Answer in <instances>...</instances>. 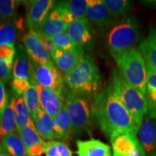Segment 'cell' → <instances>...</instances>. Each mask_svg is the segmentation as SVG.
Returning <instances> with one entry per match:
<instances>
[{
  "mask_svg": "<svg viewBox=\"0 0 156 156\" xmlns=\"http://www.w3.org/2000/svg\"><path fill=\"white\" fill-rule=\"evenodd\" d=\"M90 106L93 121L111 142L123 134L137 135L140 127L116 96L111 85L93 98Z\"/></svg>",
  "mask_w": 156,
  "mask_h": 156,
  "instance_id": "cell-1",
  "label": "cell"
},
{
  "mask_svg": "<svg viewBox=\"0 0 156 156\" xmlns=\"http://www.w3.org/2000/svg\"><path fill=\"white\" fill-rule=\"evenodd\" d=\"M65 87L78 95L88 99L101 92L102 75L95 58L85 55L70 73L64 75Z\"/></svg>",
  "mask_w": 156,
  "mask_h": 156,
  "instance_id": "cell-2",
  "label": "cell"
},
{
  "mask_svg": "<svg viewBox=\"0 0 156 156\" xmlns=\"http://www.w3.org/2000/svg\"><path fill=\"white\" fill-rule=\"evenodd\" d=\"M141 39V25L134 16L124 17L110 27L106 35L108 51L115 59L135 48Z\"/></svg>",
  "mask_w": 156,
  "mask_h": 156,
  "instance_id": "cell-3",
  "label": "cell"
},
{
  "mask_svg": "<svg viewBox=\"0 0 156 156\" xmlns=\"http://www.w3.org/2000/svg\"><path fill=\"white\" fill-rule=\"evenodd\" d=\"M110 85L116 96L140 127L144 119L148 115L145 95L130 85L116 69L113 70Z\"/></svg>",
  "mask_w": 156,
  "mask_h": 156,
  "instance_id": "cell-4",
  "label": "cell"
},
{
  "mask_svg": "<svg viewBox=\"0 0 156 156\" xmlns=\"http://www.w3.org/2000/svg\"><path fill=\"white\" fill-rule=\"evenodd\" d=\"M114 60L123 78L145 95L147 81V66L140 51L134 48Z\"/></svg>",
  "mask_w": 156,
  "mask_h": 156,
  "instance_id": "cell-5",
  "label": "cell"
},
{
  "mask_svg": "<svg viewBox=\"0 0 156 156\" xmlns=\"http://www.w3.org/2000/svg\"><path fill=\"white\" fill-rule=\"evenodd\" d=\"M64 102L73 126V134L78 136L90 132L93 124L91 106L87 99L72 92L67 87L64 90Z\"/></svg>",
  "mask_w": 156,
  "mask_h": 156,
  "instance_id": "cell-6",
  "label": "cell"
},
{
  "mask_svg": "<svg viewBox=\"0 0 156 156\" xmlns=\"http://www.w3.org/2000/svg\"><path fill=\"white\" fill-rule=\"evenodd\" d=\"M30 73L41 86L55 90L63 95L65 89L64 77L55 65H41L29 59Z\"/></svg>",
  "mask_w": 156,
  "mask_h": 156,
  "instance_id": "cell-7",
  "label": "cell"
},
{
  "mask_svg": "<svg viewBox=\"0 0 156 156\" xmlns=\"http://www.w3.org/2000/svg\"><path fill=\"white\" fill-rule=\"evenodd\" d=\"M66 32L77 48L86 53L93 49L95 44V34L89 20H76L68 25Z\"/></svg>",
  "mask_w": 156,
  "mask_h": 156,
  "instance_id": "cell-8",
  "label": "cell"
},
{
  "mask_svg": "<svg viewBox=\"0 0 156 156\" xmlns=\"http://www.w3.org/2000/svg\"><path fill=\"white\" fill-rule=\"evenodd\" d=\"M23 45L31 61L41 65H54L51 56L45 49L38 33L30 30L23 37Z\"/></svg>",
  "mask_w": 156,
  "mask_h": 156,
  "instance_id": "cell-9",
  "label": "cell"
},
{
  "mask_svg": "<svg viewBox=\"0 0 156 156\" xmlns=\"http://www.w3.org/2000/svg\"><path fill=\"white\" fill-rule=\"evenodd\" d=\"M26 24L30 30L37 31L38 27L54 8L53 0H32L26 2Z\"/></svg>",
  "mask_w": 156,
  "mask_h": 156,
  "instance_id": "cell-10",
  "label": "cell"
},
{
  "mask_svg": "<svg viewBox=\"0 0 156 156\" xmlns=\"http://www.w3.org/2000/svg\"><path fill=\"white\" fill-rule=\"evenodd\" d=\"M137 138L147 156H156V119L147 115L140 126Z\"/></svg>",
  "mask_w": 156,
  "mask_h": 156,
  "instance_id": "cell-11",
  "label": "cell"
},
{
  "mask_svg": "<svg viewBox=\"0 0 156 156\" xmlns=\"http://www.w3.org/2000/svg\"><path fill=\"white\" fill-rule=\"evenodd\" d=\"M87 18L101 28L112 27L116 20L103 0H88Z\"/></svg>",
  "mask_w": 156,
  "mask_h": 156,
  "instance_id": "cell-12",
  "label": "cell"
},
{
  "mask_svg": "<svg viewBox=\"0 0 156 156\" xmlns=\"http://www.w3.org/2000/svg\"><path fill=\"white\" fill-rule=\"evenodd\" d=\"M35 85L38 91L41 108L51 117L56 116L64 106L63 95L54 90L41 86L36 80Z\"/></svg>",
  "mask_w": 156,
  "mask_h": 156,
  "instance_id": "cell-13",
  "label": "cell"
},
{
  "mask_svg": "<svg viewBox=\"0 0 156 156\" xmlns=\"http://www.w3.org/2000/svg\"><path fill=\"white\" fill-rule=\"evenodd\" d=\"M85 54L84 51L78 48L67 51L56 49L50 54V56L58 69L67 75L80 62Z\"/></svg>",
  "mask_w": 156,
  "mask_h": 156,
  "instance_id": "cell-14",
  "label": "cell"
},
{
  "mask_svg": "<svg viewBox=\"0 0 156 156\" xmlns=\"http://www.w3.org/2000/svg\"><path fill=\"white\" fill-rule=\"evenodd\" d=\"M52 126L54 140L58 142H67L73 136V126L66 106L52 117Z\"/></svg>",
  "mask_w": 156,
  "mask_h": 156,
  "instance_id": "cell-15",
  "label": "cell"
},
{
  "mask_svg": "<svg viewBox=\"0 0 156 156\" xmlns=\"http://www.w3.org/2000/svg\"><path fill=\"white\" fill-rule=\"evenodd\" d=\"M55 6V5H54ZM68 24L64 23L55 7L51 9L36 32L42 37H47L66 32Z\"/></svg>",
  "mask_w": 156,
  "mask_h": 156,
  "instance_id": "cell-16",
  "label": "cell"
},
{
  "mask_svg": "<svg viewBox=\"0 0 156 156\" xmlns=\"http://www.w3.org/2000/svg\"><path fill=\"white\" fill-rule=\"evenodd\" d=\"M78 156H112L110 146L98 140H77Z\"/></svg>",
  "mask_w": 156,
  "mask_h": 156,
  "instance_id": "cell-17",
  "label": "cell"
},
{
  "mask_svg": "<svg viewBox=\"0 0 156 156\" xmlns=\"http://www.w3.org/2000/svg\"><path fill=\"white\" fill-rule=\"evenodd\" d=\"M30 77V68L28 61V54L23 44H18L16 47V53L15 56L13 64L12 79L21 78L29 80Z\"/></svg>",
  "mask_w": 156,
  "mask_h": 156,
  "instance_id": "cell-18",
  "label": "cell"
},
{
  "mask_svg": "<svg viewBox=\"0 0 156 156\" xmlns=\"http://www.w3.org/2000/svg\"><path fill=\"white\" fill-rule=\"evenodd\" d=\"M140 51L146 64L156 71V28H152L147 36L140 43Z\"/></svg>",
  "mask_w": 156,
  "mask_h": 156,
  "instance_id": "cell-19",
  "label": "cell"
},
{
  "mask_svg": "<svg viewBox=\"0 0 156 156\" xmlns=\"http://www.w3.org/2000/svg\"><path fill=\"white\" fill-rule=\"evenodd\" d=\"M15 102L16 97L14 95L9 99L8 103L0 119V140L7 134L15 132L16 126L15 117Z\"/></svg>",
  "mask_w": 156,
  "mask_h": 156,
  "instance_id": "cell-20",
  "label": "cell"
},
{
  "mask_svg": "<svg viewBox=\"0 0 156 156\" xmlns=\"http://www.w3.org/2000/svg\"><path fill=\"white\" fill-rule=\"evenodd\" d=\"M35 126L39 135L44 140L51 141L54 140L52 126V117L41 108L36 116L32 117Z\"/></svg>",
  "mask_w": 156,
  "mask_h": 156,
  "instance_id": "cell-21",
  "label": "cell"
},
{
  "mask_svg": "<svg viewBox=\"0 0 156 156\" xmlns=\"http://www.w3.org/2000/svg\"><path fill=\"white\" fill-rule=\"evenodd\" d=\"M139 143L137 135L129 133L121 134L112 142L114 153L122 156H127Z\"/></svg>",
  "mask_w": 156,
  "mask_h": 156,
  "instance_id": "cell-22",
  "label": "cell"
},
{
  "mask_svg": "<svg viewBox=\"0 0 156 156\" xmlns=\"http://www.w3.org/2000/svg\"><path fill=\"white\" fill-rule=\"evenodd\" d=\"M147 66V81L146 87L145 98L147 104L148 115L151 118L156 119V71Z\"/></svg>",
  "mask_w": 156,
  "mask_h": 156,
  "instance_id": "cell-23",
  "label": "cell"
},
{
  "mask_svg": "<svg viewBox=\"0 0 156 156\" xmlns=\"http://www.w3.org/2000/svg\"><path fill=\"white\" fill-rule=\"evenodd\" d=\"M16 97L15 105V117L17 131L22 129L26 126H35L26 105H25L23 95Z\"/></svg>",
  "mask_w": 156,
  "mask_h": 156,
  "instance_id": "cell-24",
  "label": "cell"
},
{
  "mask_svg": "<svg viewBox=\"0 0 156 156\" xmlns=\"http://www.w3.org/2000/svg\"><path fill=\"white\" fill-rule=\"evenodd\" d=\"M2 145L10 156H28L26 147L16 132H12L2 138Z\"/></svg>",
  "mask_w": 156,
  "mask_h": 156,
  "instance_id": "cell-25",
  "label": "cell"
},
{
  "mask_svg": "<svg viewBox=\"0 0 156 156\" xmlns=\"http://www.w3.org/2000/svg\"><path fill=\"white\" fill-rule=\"evenodd\" d=\"M29 81L30 83V87L25 91L23 96L31 117H34L41 109V106L38 91L37 90L36 85H35L34 77L30 73Z\"/></svg>",
  "mask_w": 156,
  "mask_h": 156,
  "instance_id": "cell-26",
  "label": "cell"
},
{
  "mask_svg": "<svg viewBox=\"0 0 156 156\" xmlns=\"http://www.w3.org/2000/svg\"><path fill=\"white\" fill-rule=\"evenodd\" d=\"M103 2L115 20L123 18L134 5L133 2L129 0H103Z\"/></svg>",
  "mask_w": 156,
  "mask_h": 156,
  "instance_id": "cell-27",
  "label": "cell"
},
{
  "mask_svg": "<svg viewBox=\"0 0 156 156\" xmlns=\"http://www.w3.org/2000/svg\"><path fill=\"white\" fill-rule=\"evenodd\" d=\"M67 12L74 21L87 17L88 0H71L64 1Z\"/></svg>",
  "mask_w": 156,
  "mask_h": 156,
  "instance_id": "cell-28",
  "label": "cell"
},
{
  "mask_svg": "<svg viewBox=\"0 0 156 156\" xmlns=\"http://www.w3.org/2000/svg\"><path fill=\"white\" fill-rule=\"evenodd\" d=\"M17 132L23 140L27 151L35 145L44 144L45 142L39 135L36 126H26L17 131Z\"/></svg>",
  "mask_w": 156,
  "mask_h": 156,
  "instance_id": "cell-29",
  "label": "cell"
},
{
  "mask_svg": "<svg viewBox=\"0 0 156 156\" xmlns=\"http://www.w3.org/2000/svg\"><path fill=\"white\" fill-rule=\"evenodd\" d=\"M43 38L51 43L56 49L67 51H73L78 48L67 32L61 33L54 36L43 37Z\"/></svg>",
  "mask_w": 156,
  "mask_h": 156,
  "instance_id": "cell-30",
  "label": "cell"
},
{
  "mask_svg": "<svg viewBox=\"0 0 156 156\" xmlns=\"http://www.w3.org/2000/svg\"><path fill=\"white\" fill-rule=\"evenodd\" d=\"M44 153L46 156H73V152L65 143L56 140L45 142Z\"/></svg>",
  "mask_w": 156,
  "mask_h": 156,
  "instance_id": "cell-31",
  "label": "cell"
},
{
  "mask_svg": "<svg viewBox=\"0 0 156 156\" xmlns=\"http://www.w3.org/2000/svg\"><path fill=\"white\" fill-rule=\"evenodd\" d=\"M16 36V28L13 24L7 23L0 25V46L15 44Z\"/></svg>",
  "mask_w": 156,
  "mask_h": 156,
  "instance_id": "cell-32",
  "label": "cell"
},
{
  "mask_svg": "<svg viewBox=\"0 0 156 156\" xmlns=\"http://www.w3.org/2000/svg\"><path fill=\"white\" fill-rule=\"evenodd\" d=\"M22 2L16 0H0V15L4 20L14 16Z\"/></svg>",
  "mask_w": 156,
  "mask_h": 156,
  "instance_id": "cell-33",
  "label": "cell"
},
{
  "mask_svg": "<svg viewBox=\"0 0 156 156\" xmlns=\"http://www.w3.org/2000/svg\"><path fill=\"white\" fill-rule=\"evenodd\" d=\"M14 60L15 58L7 60L0 59V80L5 85L12 78Z\"/></svg>",
  "mask_w": 156,
  "mask_h": 156,
  "instance_id": "cell-34",
  "label": "cell"
},
{
  "mask_svg": "<svg viewBox=\"0 0 156 156\" xmlns=\"http://www.w3.org/2000/svg\"><path fill=\"white\" fill-rule=\"evenodd\" d=\"M30 83L29 80L21 79V78H15L13 79L12 83V89L14 93L15 96L23 95L25 91L30 87Z\"/></svg>",
  "mask_w": 156,
  "mask_h": 156,
  "instance_id": "cell-35",
  "label": "cell"
},
{
  "mask_svg": "<svg viewBox=\"0 0 156 156\" xmlns=\"http://www.w3.org/2000/svg\"><path fill=\"white\" fill-rule=\"evenodd\" d=\"M16 53L15 44H8L0 46V59L7 60L14 58Z\"/></svg>",
  "mask_w": 156,
  "mask_h": 156,
  "instance_id": "cell-36",
  "label": "cell"
},
{
  "mask_svg": "<svg viewBox=\"0 0 156 156\" xmlns=\"http://www.w3.org/2000/svg\"><path fill=\"white\" fill-rule=\"evenodd\" d=\"M9 96L6 91L5 85L0 80V119L2 116L4 111L9 101Z\"/></svg>",
  "mask_w": 156,
  "mask_h": 156,
  "instance_id": "cell-37",
  "label": "cell"
},
{
  "mask_svg": "<svg viewBox=\"0 0 156 156\" xmlns=\"http://www.w3.org/2000/svg\"><path fill=\"white\" fill-rule=\"evenodd\" d=\"M127 156H147V155H146V153L143 147H142L140 142L138 145Z\"/></svg>",
  "mask_w": 156,
  "mask_h": 156,
  "instance_id": "cell-38",
  "label": "cell"
},
{
  "mask_svg": "<svg viewBox=\"0 0 156 156\" xmlns=\"http://www.w3.org/2000/svg\"><path fill=\"white\" fill-rule=\"evenodd\" d=\"M41 36V42L43 44V46H44L45 49H46L48 52V53H49V54L51 53V52H53L54 50L56 49L55 46H54V45L52 44L50 41H48L44 39L41 36Z\"/></svg>",
  "mask_w": 156,
  "mask_h": 156,
  "instance_id": "cell-39",
  "label": "cell"
},
{
  "mask_svg": "<svg viewBox=\"0 0 156 156\" xmlns=\"http://www.w3.org/2000/svg\"><path fill=\"white\" fill-rule=\"evenodd\" d=\"M140 2L145 7L156 9V0H144V1H140Z\"/></svg>",
  "mask_w": 156,
  "mask_h": 156,
  "instance_id": "cell-40",
  "label": "cell"
},
{
  "mask_svg": "<svg viewBox=\"0 0 156 156\" xmlns=\"http://www.w3.org/2000/svg\"><path fill=\"white\" fill-rule=\"evenodd\" d=\"M0 156H10L7 153V151L5 150V148H4L3 146L2 145V144H0Z\"/></svg>",
  "mask_w": 156,
  "mask_h": 156,
  "instance_id": "cell-41",
  "label": "cell"
},
{
  "mask_svg": "<svg viewBox=\"0 0 156 156\" xmlns=\"http://www.w3.org/2000/svg\"><path fill=\"white\" fill-rule=\"evenodd\" d=\"M113 156H122V155H118V154H116V153H113Z\"/></svg>",
  "mask_w": 156,
  "mask_h": 156,
  "instance_id": "cell-42",
  "label": "cell"
},
{
  "mask_svg": "<svg viewBox=\"0 0 156 156\" xmlns=\"http://www.w3.org/2000/svg\"><path fill=\"white\" fill-rule=\"evenodd\" d=\"M0 23H1V18H0Z\"/></svg>",
  "mask_w": 156,
  "mask_h": 156,
  "instance_id": "cell-43",
  "label": "cell"
}]
</instances>
